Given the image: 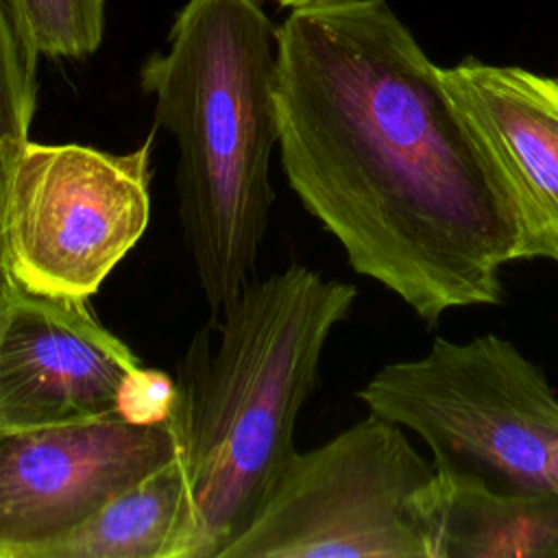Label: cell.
<instances>
[{
	"label": "cell",
	"instance_id": "cell-1",
	"mask_svg": "<svg viewBox=\"0 0 558 558\" xmlns=\"http://www.w3.org/2000/svg\"><path fill=\"white\" fill-rule=\"evenodd\" d=\"M277 148L349 266L429 325L504 301L510 211L438 68L386 0H316L279 26Z\"/></svg>",
	"mask_w": 558,
	"mask_h": 558
},
{
	"label": "cell",
	"instance_id": "cell-2",
	"mask_svg": "<svg viewBox=\"0 0 558 558\" xmlns=\"http://www.w3.org/2000/svg\"><path fill=\"white\" fill-rule=\"evenodd\" d=\"M355 296L353 283L290 264L246 281L194 333L168 421L185 480L170 558H222L257 517L296 453L299 412Z\"/></svg>",
	"mask_w": 558,
	"mask_h": 558
},
{
	"label": "cell",
	"instance_id": "cell-3",
	"mask_svg": "<svg viewBox=\"0 0 558 558\" xmlns=\"http://www.w3.org/2000/svg\"><path fill=\"white\" fill-rule=\"evenodd\" d=\"M277 63L279 26L259 0H187L140 72L177 146L183 240L211 314L253 279L268 231Z\"/></svg>",
	"mask_w": 558,
	"mask_h": 558
},
{
	"label": "cell",
	"instance_id": "cell-4",
	"mask_svg": "<svg viewBox=\"0 0 558 558\" xmlns=\"http://www.w3.org/2000/svg\"><path fill=\"white\" fill-rule=\"evenodd\" d=\"M368 412L416 434L440 477L499 493L551 488L558 395L510 340L436 338L425 355L381 366L360 390Z\"/></svg>",
	"mask_w": 558,
	"mask_h": 558
},
{
	"label": "cell",
	"instance_id": "cell-5",
	"mask_svg": "<svg viewBox=\"0 0 558 558\" xmlns=\"http://www.w3.org/2000/svg\"><path fill=\"white\" fill-rule=\"evenodd\" d=\"M434 475L403 427L368 412L296 451L222 558H429L425 506Z\"/></svg>",
	"mask_w": 558,
	"mask_h": 558
},
{
	"label": "cell",
	"instance_id": "cell-6",
	"mask_svg": "<svg viewBox=\"0 0 558 558\" xmlns=\"http://www.w3.org/2000/svg\"><path fill=\"white\" fill-rule=\"evenodd\" d=\"M150 133L129 153L83 144L13 146L0 190L7 283L87 301L150 220Z\"/></svg>",
	"mask_w": 558,
	"mask_h": 558
},
{
	"label": "cell",
	"instance_id": "cell-7",
	"mask_svg": "<svg viewBox=\"0 0 558 558\" xmlns=\"http://www.w3.org/2000/svg\"><path fill=\"white\" fill-rule=\"evenodd\" d=\"M177 458L168 423L118 412L0 429V558H41L111 497Z\"/></svg>",
	"mask_w": 558,
	"mask_h": 558
},
{
	"label": "cell",
	"instance_id": "cell-8",
	"mask_svg": "<svg viewBox=\"0 0 558 558\" xmlns=\"http://www.w3.org/2000/svg\"><path fill=\"white\" fill-rule=\"evenodd\" d=\"M135 366L131 347L87 301L0 292V429L111 414Z\"/></svg>",
	"mask_w": 558,
	"mask_h": 558
},
{
	"label": "cell",
	"instance_id": "cell-9",
	"mask_svg": "<svg viewBox=\"0 0 558 558\" xmlns=\"http://www.w3.org/2000/svg\"><path fill=\"white\" fill-rule=\"evenodd\" d=\"M514 225V262L558 264V76L464 59L442 68Z\"/></svg>",
	"mask_w": 558,
	"mask_h": 558
},
{
	"label": "cell",
	"instance_id": "cell-10",
	"mask_svg": "<svg viewBox=\"0 0 558 558\" xmlns=\"http://www.w3.org/2000/svg\"><path fill=\"white\" fill-rule=\"evenodd\" d=\"M429 558H558V490L499 493L434 475Z\"/></svg>",
	"mask_w": 558,
	"mask_h": 558
},
{
	"label": "cell",
	"instance_id": "cell-11",
	"mask_svg": "<svg viewBox=\"0 0 558 558\" xmlns=\"http://www.w3.org/2000/svg\"><path fill=\"white\" fill-rule=\"evenodd\" d=\"M185 512L179 460L111 497L41 558H170Z\"/></svg>",
	"mask_w": 558,
	"mask_h": 558
},
{
	"label": "cell",
	"instance_id": "cell-12",
	"mask_svg": "<svg viewBox=\"0 0 558 558\" xmlns=\"http://www.w3.org/2000/svg\"><path fill=\"white\" fill-rule=\"evenodd\" d=\"M39 57L11 15L7 0H0V190L9 150L28 140L37 105ZM7 286L0 242V290Z\"/></svg>",
	"mask_w": 558,
	"mask_h": 558
},
{
	"label": "cell",
	"instance_id": "cell-13",
	"mask_svg": "<svg viewBox=\"0 0 558 558\" xmlns=\"http://www.w3.org/2000/svg\"><path fill=\"white\" fill-rule=\"evenodd\" d=\"M17 26L41 57L92 54L105 31V0H7Z\"/></svg>",
	"mask_w": 558,
	"mask_h": 558
},
{
	"label": "cell",
	"instance_id": "cell-14",
	"mask_svg": "<svg viewBox=\"0 0 558 558\" xmlns=\"http://www.w3.org/2000/svg\"><path fill=\"white\" fill-rule=\"evenodd\" d=\"M177 399V379L150 366H135L122 381L116 412L135 425H163Z\"/></svg>",
	"mask_w": 558,
	"mask_h": 558
},
{
	"label": "cell",
	"instance_id": "cell-15",
	"mask_svg": "<svg viewBox=\"0 0 558 558\" xmlns=\"http://www.w3.org/2000/svg\"><path fill=\"white\" fill-rule=\"evenodd\" d=\"M547 482L554 490H558V451L554 453L551 462H549V469H547Z\"/></svg>",
	"mask_w": 558,
	"mask_h": 558
},
{
	"label": "cell",
	"instance_id": "cell-16",
	"mask_svg": "<svg viewBox=\"0 0 558 558\" xmlns=\"http://www.w3.org/2000/svg\"><path fill=\"white\" fill-rule=\"evenodd\" d=\"M281 7H290V9H296V7H303V4H310V2H316V0H277Z\"/></svg>",
	"mask_w": 558,
	"mask_h": 558
},
{
	"label": "cell",
	"instance_id": "cell-17",
	"mask_svg": "<svg viewBox=\"0 0 558 558\" xmlns=\"http://www.w3.org/2000/svg\"><path fill=\"white\" fill-rule=\"evenodd\" d=\"M0 292H2V290H0Z\"/></svg>",
	"mask_w": 558,
	"mask_h": 558
}]
</instances>
